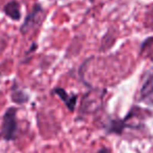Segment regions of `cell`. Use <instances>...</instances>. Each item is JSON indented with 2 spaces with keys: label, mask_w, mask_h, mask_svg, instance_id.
Segmentation results:
<instances>
[{
  "label": "cell",
  "mask_w": 153,
  "mask_h": 153,
  "mask_svg": "<svg viewBox=\"0 0 153 153\" xmlns=\"http://www.w3.org/2000/svg\"><path fill=\"white\" fill-rule=\"evenodd\" d=\"M17 130H18V124L16 119V108L10 107L3 116V124L0 135L6 141H13L17 137Z\"/></svg>",
  "instance_id": "obj_1"
},
{
  "label": "cell",
  "mask_w": 153,
  "mask_h": 153,
  "mask_svg": "<svg viewBox=\"0 0 153 153\" xmlns=\"http://www.w3.org/2000/svg\"><path fill=\"white\" fill-rule=\"evenodd\" d=\"M45 19V13L44 8L40 5V4H34L32 10L26 16L24 19V22L21 25L20 31L21 33L26 34L36 27H39L43 23Z\"/></svg>",
  "instance_id": "obj_2"
},
{
  "label": "cell",
  "mask_w": 153,
  "mask_h": 153,
  "mask_svg": "<svg viewBox=\"0 0 153 153\" xmlns=\"http://www.w3.org/2000/svg\"><path fill=\"white\" fill-rule=\"evenodd\" d=\"M140 99L148 104L153 105V73L147 78L140 92Z\"/></svg>",
  "instance_id": "obj_3"
},
{
  "label": "cell",
  "mask_w": 153,
  "mask_h": 153,
  "mask_svg": "<svg viewBox=\"0 0 153 153\" xmlns=\"http://www.w3.org/2000/svg\"><path fill=\"white\" fill-rule=\"evenodd\" d=\"M3 13L14 21H19L21 19V5L18 1L13 0L4 5Z\"/></svg>",
  "instance_id": "obj_4"
},
{
  "label": "cell",
  "mask_w": 153,
  "mask_h": 153,
  "mask_svg": "<svg viewBox=\"0 0 153 153\" xmlns=\"http://www.w3.org/2000/svg\"><path fill=\"white\" fill-rule=\"evenodd\" d=\"M54 93L57 94L61 99L65 102L66 106L70 109L71 111H73L75 109V105H76V101H77V95H69L68 93L65 91L62 88H56L54 90Z\"/></svg>",
  "instance_id": "obj_5"
},
{
  "label": "cell",
  "mask_w": 153,
  "mask_h": 153,
  "mask_svg": "<svg viewBox=\"0 0 153 153\" xmlns=\"http://www.w3.org/2000/svg\"><path fill=\"white\" fill-rule=\"evenodd\" d=\"M96 153H111L109 152V149H107V148H105V147H103V148H101L99 151H97Z\"/></svg>",
  "instance_id": "obj_6"
}]
</instances>
